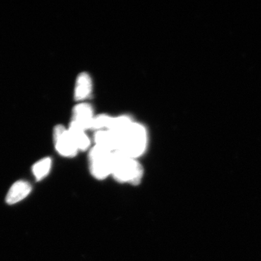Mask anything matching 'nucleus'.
I'll use <instances>...</instances> for the list:
<instances>
[{
    "label": "nucleus",
    "instance_id": "nucleus-1",
    "mask_svg": "<svg viewBox=\"0 0 261 261\" xmlns=\"http://www.w3.org/2000/svg\"><path fill=\"white\" fill-rule=\"evenodd\" d=\"M118 135L117 152L132 159H137L143 155L148 146V132L142 123L134 121Z\"/></svg>",
    "mask_w": 261,
    "mask_h": 261
},
{
    "label": "nucleus",
    "instance_id": "nucleus-2",
    "mask_svg": "<svg viewBox=\"0 0 261 261\" xmlns=\"http://www.w3.org/2000/svg\"><path fill=\"white\" fill-rule=\"evenodd\" d=\"M143 168L137 159L128 157L119 152H113L111 176L121 183L137 185L143 176Z\"/></svg>",
    "mask_w": 261,
    "mask_h": 261
},
{
    "label": "nucleus",
    "instance_id": "nucleus-3",
    "mask_svg": "<svg viewBox=\"0 0 261 261\" xmlns=\"http://www.w3.org/2000/svg\"><path fill=\"white\" fill-rule=\"evenodd\" d=\"M113 152L94 145L89 150V164L91 173L97 179L102 180L112 173Z\"/></svg>",
    "mask_w": 261,
    "mask_h": 261
},
{
    "label": "nucleus",
    "instance_id": "nucleus-4",
    "mask_svg": "<svg viewBox=\"0 0 261 261\" xmlns=\"http://www.w3.org/2000/svg\"><path fill=\"white\" fill-rule=\"evenodd\" d=\"M53 139L57 152L65 158L77 155L79 151L69 129L63 125H58L53 130Z\"/></svg>",
    "mask_w": 261,
    "mask_h": 261
},
{
    "label": "nucleus",
    "instance_id": "nucleus-5",
    "mask_svg": "<svg viewBox=\"0 0 261 261\" xmlns=\"http://www.w3.org/2000/svg\"><path fill=\"white\" fill-rule=\"evenodd\" d=\"M94 117L93 107L90 104L86 102L78 103L72 111L69 126L87 132L92 129Z\"/></svg>",
    "mask_w": 261,
    "mask_h": 261
},
{
    "label": "nucleus",
    "instance_id": "nucleus-6",
    "mask_svg": "<svg viewBox=\"0 0 261 261\" xmlns=\"http://www.w3.org/2000/svg\"><path fill=\"white\" fill-rule=\"evenodd\" d=\"M93 90V82L92 77L87 72L80 73L75 80L74 99L76 102H84L92 94Z\"/></svg>",
    "mask_w": 261,
    "mask_h": 261
},
{
    "label": "nucleus",
    "instance_id": "nucleus-7",
    "mask_svg": "<svg viewBox=\"0 0 261 261\" xmlns=\"http://www.w3.org/2000/svg\"><path fill=\"white\" fill-rule=\"evenodd\" d=\"M94 145L111 152H117L118 148V135L111 130L94 132Z\"/></svg>",
    "mask_w": 261,
    "mask_h": 261
},
{
    "label": "nucleus",
    "instance_id": "nucleus-8",
    "mask_svg": "<svg viewBox=\"0 0 261 261\" xmlns=\"http://www.w3.org/2000/svg\"><path fill=\"white\" fill-rule=\"evenodd\" d=\"M31 191H32V186L29 182L24 181L15 182L14 185L10 187L7 195V202L9 205L17 203L25 198L30 194Z\"/></svg>",
    "mask_w": 261,
    "mask_h": 261
},
{
    "label": "nucleus",
    "instance_id": "nucleus-9",
    "mask_svg": "<svg viewBox=\"0 0 261 261\" xmlns=\"http://www.w3.org/2000/svg\"><path fill=\"white\" fill-rule=\"evenodd\" d=\"M68 129L79 151H86L90 147L91 140L86 130L75 127L68 126Z\"/></svg>",
    "mask_w": 261,
    "mask_h": 261
},
{
    "label": "nucleus",
    "instance_id": "nucleus-10",
    "mask_svg": "<svg viewBox=\"0 0 261 261\" xmlns=\"http://www.w3.org/2000/svg\"><path fill=\"white\" fill-rule=\"evenodd\" d=\"M51 160L49 158H45L38 161L33 166L32 172L37 181H40L45 178L50 171Z\"/></svg>",
    "mask_w": 261,
    "mask_h": 261
},
{
    "label": "nucleus",
    "instance_id": "nucleus-11",
    "mask_svg": "<svg viewBox=\"0 0 261 261\" xmlns=\"http://www.w3.org/2000/svg\"><path fill=\"white\" fill-rule=\"evenodd\" d=\"M111 118H112V116L107 114H100L95 116L91 130L97 132V130L108 129Z\"/></svg>",
    "mask_w": 261,
    "mask_h": 261
}]
</instances>
